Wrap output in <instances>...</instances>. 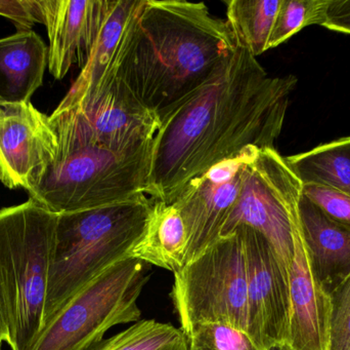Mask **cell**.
Listing matches in <instances>:
<instances>
[{"mask_svg": "<svg viewBox=\"0 0 350 350\" xmlns=\"http://www.w3.org/2000/svg\"><path fill=\"white\" fill-rule=\"evenodd\" d=\"M189 340L180 329L170 324L143 320L126 330L100 341L90 350H189Z\"/></svg>", "mask_w": 350, "mask_h": 350, "instance_id": "44dd1931", "label": "cell"}, {"mask_svg": "<svg viewBox=\"0 0 350 350\" xmlns=\"http://www.w3.org/2000/svg\"><path fill=\"white\" fill-rule=\"evenodd\" d=\"M185 336L191 349L199 350H260L248 333L232 325L206 323Z\"/></svg>", "mask_w": 350, "mask_h": 350, "instance_id": "603a6c76", "label": "cell"}, {"mask_svg": "<svg viewBox=\"0 0 350 350\" xmlns=\"http://www.w3.org/2000/svg\"><path fill=\"white\" fill-rule=\"evenodd\" d=\"M302 184L336 189L350 197V137L285 158Z\"/></svg>", "mask_w": 350, "mask_h": 350, "instance_id": "d6986e66", "label": "cell"}, {"mask_svg": "<svg viewBox=\"0 0 350 350\" xmlns=\"http://www.w3.org/2000/svg\"><path fill=\"white\" fill-rule=\"evenodd\" d=\"M302 195L335 223L350 229V197L336 189L302 184Z\"/></svg>", "mask_w": 350, "mask_h": 350, "instance_id": "d4e9b609", "label": "cell"}, {"mask_svg": "<svg viewBox=\"0 0 350 350\" xmlns=\"http://www.w3.org/2000/svg\"><path fill=\"white\" fill-rule=\"evenodd\" d=\"M265 350H292L291 347L287 343H279V345H273L271 347H267Z\"/></svg>", "mask_w": 350, "mask_h": 350, "instance_id": "f1b7e54d", "label": "cell"}, {"mask_svg": "<svg viewBox=\"0 0 350 350\" xmlns=\"http://www.w3.org/2000/svg\"><path fill=\"white\" fill-rule=\"evenodd\" d=\"M236 49L226 21L204 2L144 0L117 75L160 115L205 84Z\"/></svg>", "mask_w": 350, "mask_h": 350, "instance_id": "7a4b0ae2", "label": "cell"}, {"mask_svg": "<svg viewBox=\"0 0 350 350\" xmlns=\"http://www.w3.org/2000/svg\"><path fill=\"white\" fill-rule=\"evenodd\" d=\"M282 0H230L226 2V23L237 47L253 57L269 51V37Z\"/></svg>", "mask_w": 350, "mask_h": 350, "instance_id": "ffe728a7", "label": "cell"}, {"mask_svg": "<svg viewBox=\"0 0 350 350\" xmlns=\"http://www.w3.org/2000/svg\"><path fill=\"white\" fill-rule=\"evenodd\" d=\"M290 294L287 345L292 350H328L331 296L312 273L301 225L294 236V255L288 273Z\"/></svg>", "mask_w": 350, "mask_h": 350, "instance_id": "5bb4252c", "label": "cell"}, {"mask_svg": "<svg viewBox=\"0 0 350 350\" xmlns=\"http://www.w3.org/2000/svg\"><path fill=\"white\" fill-rule=\"evenodd\" d=\"M153 203L143 197L57 216L42 330L80 290L129 257L147 230Z\"/></svg>", "mask_w": 350, "mask_h": 350, "instance_id": "277c9868", "label": "cell"}, {"mask_svg": "<svg viewBox=\"0 0 350 350\" xmlns=\"http://www.w3.org/2000/svg\"><path fill=\"white\" fill-rule=\"evenodd\" d=\"M330 296L332 318L328 350H350V273Z\"/></svg>", "mask_w": 350, "mask_h": 350, "instance_id": "cb8c5ba5", "label": "cell"}, {"mask_svg": "<svg viewBox=\"0 0 350 350\" xmlns=\"http://www.w3.org/2000/svg\"><path fill=\"white\" fill-rule=\"evenodd\" d=\"M187 249V229L179 210L174 203L154 201L147 230L129 257L175 273L185 266Z\"/></svg>", "mask_w": 350, "mask_h": 350, "instance_id": "ac0fdd59", "label": "cell"}, {"mask_svg": "<svg viewBox=\"0 0 350 350\" xmlns=\"http://www.w3.org/2000/svg\"><path fill=\"white\" fill-rule=\"evenodd\" d=\"M113 0H39L49 35V69L63 79L72 66L85 67Z\"/></svg>", "mask_w": 350, "mask_h": 350, "instance_id": "7c38bea8", "label": "cell"}, {"mask_svg": "<svg viewBox=\"0 0 350 350\" xmlns=\"http://www.w3.org/2000/svg\"><path fill=\"white\" fill-rule=\"evenodd\" d=\"M0 339H1L3 342H8V324H6L5 314H4L1 297H0Z\"/></svg>", "mask_w": 350, "mask_h": 350, "instance_id": "83f0119b", "label": "cell"}, {"mask_svg": "<svg viewBox=\"0 0 350 350\" xmlns=\"http://www.w3.org/2000/svg\"><path fill=\"white\" fill-rule=\"evenodd\" d=\"M2 342H3V341H2L1 339H0V349H1Z\"/></svg>", "mask_w": 350, "mask_h": 350, "instance_id": "f546056e", "label": "cell"}, {"mask_svg": "<svg viewBox=\"0 0 350 350\" xmlns=\"http://www.w3.org/2000/svg\"><path fill=\"white\" fill-rule=\"evenodd\" d=\"M299 215L312 273L331 294L350 273V229L329 219L304 195Z\"/></svg>", "mask_w": 350, "mask_h": 350, "instance_id": "2e32d148", "label": "cell"}, {"mask_svg": "<svg viewBox=\"0 0 350 350\" xmlns=\"http://www.w3.org/2000/svg\"><path fill=\"white\" fill-rule=\"evenodd\" d=\"M325 28L350 34V0H331Z\"/></svg>", "mask_w": 350, "mask_h": 350, "instance_id": "4316f807", "label": "cell"}, {"mask_svg": "<svg viewBox=\"0 0 350 350\" xmlns=\"http://www.w3.org/2000/svg\"><path fill=\"white\" fill-rule=\"evenodd\" d=\"M302 183L277 150L259 149L245 171L238 201L221 232L230 236L246 226L269 242L288 277L294 255V236L300 227Z\"/></svg>", "mask_w": 350, "mask_h": 350, "instance_id": "ba28073f", "label": "cell"}, {"mask_svg": "<svg viewBox=\"0 0 350 350\" xmlns=\"http://www.w3.org/2000/svg\"><path fill=\"white\" fill-rule=\"evenodd\" d=\"M0 16L12 20L18 32L30 31L36 23L43 24L39 0H0Z\"/></svg>", "mask_w": 350, "mask_h": 350, "instance_id": "484cf974", "label": "cell"}, {"mask_svg": "<svg viewBox=\"0 0 350 350\" xmlns=\"http://www.w3.org/2000/svg\"><path fill=\"white\" fill-rule=\"evenodd\" d=\"M189 350H199V349H191V347H189Z\"/></svg>", "mask_w": 350, "mask_h": 350, "instance_id": "4dcf8cb0", "label": "cell"}, {"mask_svg": "<svg viewBox=\"0 0 350 350\" xmlns=\"http://www.w3.org/2000/svg\"><path fill=\"white\" fill-rule=\"evenodd\" d=\"M244 242L248 294V335L260 350L287 343L290 294L288 277L261 234L237 228Z\"/></svg>", "mask_w": 350, "mask_h": 350, "instance_id": "30bf717a", "label": "cell"}, {"mask_svg": "<svg viewBox=\"0 0 350 350\" xmlns=\"http://www.w3.org/2000/svg\"><path fill=\"white\" fill-rule=\"evenodd\" d=\"M148 265L127 257L107 269L66 304L30 350H90L113 327L139 322Z\"/></svg>", "mask_w": 350, "mask_h": 350, "instance_id": "8992f818", "label": "cell"}, {"mask_svg": "<svg viewBox=\"0 0 350 350\" xmlns=\"http://www.w3.org/2000/svg\"><path fill=\"white\" fill-rule=\"evenodd\" d=\"M258 148L249 147L212 166L191 181L174 201L187 234L185 265L220 238V232L238 201L245 171Z\"/></svg>", "mask_w": 350, "mask_h": 350, "instance_id": "9c48e42d", "label": "cell"}, {"mask_svg": "<svg viewBox=\"0 0 350 350\" xmlns=\"http://www.w3.org/2000/svg\"><path fill=\"white\" fill-rule=\"evenodd\" d=\"M70 112L94 141L122 151L153 143L160 129L159 115L146 107L118 75L88 106Z\"/></svg>", "mask_w": 350, "mask_h": 350, "instance_id": "4fadbf2b", "label": "cell"}, {"mask_svg": "<svg viewBox=\"0 0 350 350\" xmlns=\"http://www.w3.org/2000/svg\"><path fill=\"white\" fill-rule=\"evenodd\" d=\"M57 149L49 116L31 102L0 103V181L6 187L29 191Z\"/></svg>", "mask_w": 350, "mask_h": 350, "instance_id": "8fae6325", "label": "cell"}, {"mask_svg": "<svg viewBox=\"0 0 350 350\" xmlns=\"http://www.w3.org/2000/svg\"><path fill=\"white\" fill-rule=\"evenodd\" d=\"M49 123L59 149L27 191L30 199L59 215L148 197L154 142L115 150L94 141L73 112L53 111Z\"/></svg>", "mask_w": 350, "mask_h": 350, "instance_id": "3957f363", "label": "cell"}, {"mask_svg": "<svg viewBox=\"0 0 350 350\" xmlns=\"http://www.w3.org/2000/svg\"><path fill=\"white\" fill-rule=\"evenodd\" d=\"M143 1L113 0L88 64L55 111L81 110L116 78L123 49Z\"/></svg>", "mask_w": 350, "mask_h": 350, "instance_id": "9a60e30c", "label": "cell"}, {"mask_svg": "<svg viewBox=\"0 0 350 350\" xmlns=\"http://www.w3.org/2000/svg\"><path fill=\"white\" fill-rule=\"evenodd\" d=\"M57 216L32 199L0 210V297L12 350H30L42 331Z\"/></svg>", "mask_w": 350, "mask_h": 350, "instance_id": "5b68a950", "label": "cell"}, {"mask_svg": "<svg viewBox=\"0 0 350 350\" xmlns=\"http://www.w3.org/2000/svg\"><path fill=\"white\" fill-rule=\"evenodd\" d=\"M170 297L185 335L206 323L232 325L248 333L246 259L240 232L221 236L175 273Z\"/></svg>", "mask_w": 350, "mask_h": 350, "instance_id": "52a82bcc", "label": "cell"}, {"mask_svg": "<svg viewBox=\"0 0 350 350\" xmlns=\"http://www.w3.org/2000/svg\"><path fill=\"white\" fill-rule=\"evenodd\" d=\"M296 84L294 75L271 77L237 47L205 84L159 115L148 197L170 205L219 162L249 147L273 149Z\"/></svg>", "mask_w": 350, "mask_h": 350, "instance_id": "6da1fadb", "label": "cell"}, {"mask_svg": "<svg viewBox=\"0 0 350 350\" xmlns=\"http://www.w3.org/2000/svg\"><path fill=\"white\" fill-rule=\"evenodd\" d=\"M330 3L331 0H282L267 49L279 47L306 27L324 26Z\"/></svg>", "mask_w": 350, "mask_h": 350, "instance_id": "7402d4cb", "label": "cell"}, {"mask_svg": "<svg viewBox=\"0 0 350 350\" xmlns=\"http://www.w3.org/2000/svg\"><path fill=\"white\" fill-rule=\"evenodd\" d=\"M49 47L34 31L0 39V103H28L42 86Z\"/></svg>", "mask_w": 350, "mask_h": 350, "instance_id": "e0dca14e", "label": "cell"}]
</instances>
